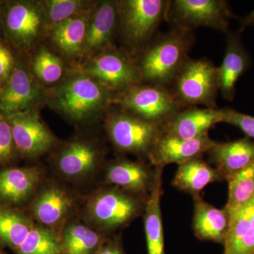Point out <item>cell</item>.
Instances as JSON below:
<instances>
[{"mask_svg":"<svg viewBox=\"0 0 254 254\" xmlns=\"http://www.w3.org/2000/svg\"><path fill=\"white\" fill-rule=\"evenodd\" d=\"M4 38L16 53L28 54L46 31L44 6L41 1H4L1 18Z\"/></svg>","mask_w":254,"mask_h":254,"instance_id":"4","label":"cell"},{"mask_svg":"<svg viewBox=\"0 0 254 254\" xmlns=\"http://www.w3.org/2000/svg\"><path fill=\"white\" fill-rule=\"evenodd\" d=\"M228 182V199L225 210L232 213L242 208L254 197V163L226 180Z\"/></svg>","mask_w":254,"mask_h":254,"instance_id":"30","label":"cell"},{"mask_svg":"<svg viewBox=\"0 0 254 254\" xmlns=\"http://www.w3.org/2000/svg\"><path fill=\"white\" fill-rule=\"evenodd\" d=\"M95 7L46 31L50 43L64 58L81 61L87 28Z\"/></svg>","mask_w":254,"mask_h":254,"instance_id":"18","label":"cell"},{"mask_svg":"<svg viewBox=\"0 0 254 254\" xmlns=\"http://www.w3.org/2000/svg\"><path fill=\"white\" fill-rule=\"evenodd\" d=\"M63 254H95L105 242L101 234L81 223H71L61 238Z\"/></svg>","mask_w":254,"mask_h":254,"instance_id":"28","label":"cell"},{"mask_svg":"<svg viewBox=\"0 0 254 254\" xmlns=\"http://www.w3.org/2000/svg\"><path fill=\"white\" fill-rule=\"evenodd\" d=\"M172 85L171 91L183 108L203 105L206 108H217L218 67L210 60L189 58Z\"/></svg>","mask_w":254,"mask_h":254,"instance_id":"5","label":"cell"},{"mask_svg":"<svg viewBox=\"0 0 254 254\" xmlns=\"http://www.w3.org/2000/svg\"><path fill=\"white\" fill-rule=\"evenodd\" d=\"M241 32H227L226 49L220 66L218 67L220 91L225 100L232 101L236 83L250 68L252 59L243 46Z\"/></svg>","mask_w":254,"mask_h":254,"instance_id":"16","label":"cell"},{"mask_svg":"<svg viewBox=\"0 0 254 254\" xmlns=\"http://www.w3.org/2000/svg\"><path fill=\"white\" fill-rule=\"evenodd\" d=\"M120 28L118 1L98 3L87 28L81 62L92 58L113 47L114 38Z\"/></svg>","mask_w":254,"mask_h":254,"instance_id":"13","label":"cell"},{"mask_svg":"<svg viewBox=\"0 0 254 254\" xmlns=\"http://www.w3.org/2000/svg\"><path fill=\"white\" fill-rule=\"evenodd\" d=\"M168 0L118 1L120 28L128 51H141L151 41L160 23L168 20Z\"/></svg>","mask_w":254,"mask_h":254,"instance_id":"3","label":"cell"},{"mask_svg":"<svg viewBox=\"0 0 254 254\" xmlns=\"http://www.w3.org/2000/svg\"><path fill=\"white\" fill-rule=\"evenodd\" d=\"M0 254H4V253H3L2 252H1V250H0Z\"/></svg>","mask_w":254,"mask_h":254,"instance_id":"40","label":"cell"},{"mask_svg":"<svg viewBox=\"0 0 254 254\" xmlns=\"http://www.w3.org/2000/svg\"><path fill=\"white\" fill-rule=\"evenodd\" d=\"M83 71L115 94L142 83L141 73L135 60L128 52L115 47L87 62Z\"/></svg>","mask_w":254,"mask_h":254,"instance_id":"8","label":"cell"},{"mask_svg":"<svg viewBox=\"0 0 254 254\" xmlns=\"http://www.w3.org/2000/svg\"><path fill=\"white\" fill-rule=\"evenodd\" d=\"M4 1H0V28H1V18H2V10Z\"/></svg>","mask_w":254,"mask_h":254,"instance_id":"39","label":"cell"},{"mask_svg":"<svg viewBox=\"0 0 254 254\" xmlns=\"http://www.w3.org/2000/svg\"><path fill=\"white\" fill-rule=\"evenodd\" d=\"M233 18L237 17L223 0H174L170 1L168 14L175 27L191 32L207 27L227 33Z\"/></svg>","mask_w":254,"mask_h":254,"instance_id":"10","label":"cell"},{"mask_svg":"<svg viewBox=\"0 0 254 254\" xmlns=\"http://www.w3.org/2000/svg\"><path fill=\"white\" fill-rule=\"evenodd\" d=\"M216 143L208 136L185 140L162 134L148 155L152 166L165 168L169 164L180 165L201 158Z\"/></svg>","mask_w":254,"mask_h":254,"instance_id":"15","label":"cell"},{"mask_svg":"<svg viewBox=\"0 0 254 254\" xmlns=\"http://www.w3.org/2000/svg\"><path fill=\"white\" fill-rule=\"evenodd\" d=\"M16 150L26 158H36L53 147L55 138L36 109L7 116Z\"/></svg>","mask_w":254,"mask_h":254,"instance_id":"12","label":"cell"},{"mask_svg":"<svg viewBox=\"0 0 254 254\" xmlns=\"http://www.w3.org/2000/svg\"><path fill=\"white\" fill-rule=\"evenodd\" d=\"M222 180L223 177L216 168L199 158L178 165L172 185L194 197L199 195L200 191L210 184Z\"/></svg>","mask_w":254,"mask_h":254,"instance_id":"25","label":"cell"},{"mask_svg":"<svg viewBox=\"0 0 254 254\" xmlns=\"http://www.w3.org/2000/svg\"><path fill=\"white\" fill-rule=\"evenodd\" d=\"M41 172L36 168H9L0 172V204L22 203L36 190Z\"/></svg>","mask_w":254,"mask_h":254,"instance_id":"22","label":"cell"},{"mask_svg":"<svg viewBox=\"0 0 254 254\" xmlns=\"http://www.w3.org/2000/svg\"><path fill=\"white\" fill-rule=\"evenodd\" d=\"M215 168L227 180L229 177L254 163V142L249 138L218 143L208 152Z\"/></svg>","mask_w":254,"mask_h":254,"instance_id":"19","label":"cell"},{"mask_svg":"<svg viewBox=\"0 0 254 254\" xmlns=\"http://www.w3.org/2000/svg\"><path fill=\"white\" fill-rule=\"evenodd\" d=\"M114 104L138 118L160 125L182 109L171 90L160 85H137L117 95Z\"/></svg>","mask_w":254,"mask_h":254,"instance_id":"6","label":"cell"},{"mask_svg":"<svg viewBox=\"0 0 254 254\" xmlns=\"http://www.w3.org/2000/svg\"><path fill=\"white\" fill-rule=\"evenodd\" d=\"M100 158L99 149L89 142L74 141L64 148L58 159L60 173L70 178H80L91 173Z\"/></svg>","mask_w":254,"mask_h":254,"instance_id":"24","label":"cell"},{"mask_svg":"<svg viewBox=\"0 0 254 254\" xmlns=\"http://www.w3.org/2000/svg\"><path fill=\"white\" fill-rule=\"evenodd\" d=\"M95 254H127L118 239L107 241Z\"/></svg>","mask_w":254,"mask_h":254,"instance_id":"36","label":"cell"},{"mask_svg":"<svg viewBox=\"0 0 254 254\" xmlns=\"http://www.w3.org/2000/svg\"><path fill=\"white\" fill-rule=\"evenodd\" d=\"M223 115V109L189 107L161 125L162 134L185 140L208 136L210 128L222 123Z\"/></svg>","mask_w":254,"mask_h":254,"instance_id":"14","label":"cell"},{"mask_svg":"<svg viewBox=\"0 0 254 254\" xmlns=\"http://www.w3.org/2000/svg\"><path fill=\"white\" fill-rule=\"evenodd\" d=\"M193 43L192 32L182 28L159 35L143 50L137 63L142 82L167 88L173 84Z\"/></svg>","mask_w":254,"mask_h":254,"instance_id":"2","label":"cell"},{"mask_svg":"<svg viewBox=\"0 0 254 254\" xmlns=\"http://www.w3.org/2000/svg\"><path fill=\"white\" fill-rule=\"evenodd\" d=\"M146 199L114 187L100 190L92 197L88 213L101 228L118 230L144 212Z\"/></svg>","mask_w":254,"mask_h":254,"instance_id":"7","label":"cell"},{"mask_svg":"<svg viewBox=\"0 0 254 254\" xmlns=\"http://www.w3.org/2000/svg\"><path fill=\"white\" fill-rule=\"evenodd\" d=\"M155 177V168L143 163L119 160L110 165L105 180L110 185L137 196L147 198Z\"/></svg>","mask_w":254,"mask_h":254,"instance_id":"17","label":"cell"},{"mask_svg":"<svg viewBox=\"0 0 254 254\" xmlns=\"http://www.w3.org/2000/svg\"><path fill=\"white\" fill-rule=\"evenodd\" d=\"M34 225L25 214L0 204V245L17 251Z\"/></svg>","mask_w":254,"mask_h":254,"instance_id":"27","label":"cell"},{"mask_svg":"<svg viewBox=\"0 0 254 254\" xmlns=\"http://www.w3.org/2000/svg\"><path fill=\"white\" fill-rule=\"evenodd\" d=\"M194 201L193 230L200 240L223 245L228 232L230 217L225 208L219 209L205 202L200 195Z\"/></svg>","mask_w":254,"mask_h":254,"instance_id":"21","label":"cell"},{"mask_svg":"<svg viewBox=\"0 0 254 254\" xmlns=\"http://www.w3.org/2000/svg\"><path fill=\"white\" fill-rule=\"evenodd\" d=\"M155 168L154 183L145 202L144 227L148 254H165V236L162 218L161 197L163 194L164 168Z\"/></svg>","mask_w":254,"mask_h":254,"instance_id":"20","label":"cell"},{"mask_svg":"<svg viewBox=\"0 0 254 254\" xmlns=\"http://www.w3.org/2000/svg\"><path fill=\"white\" fill-rule=\"evenodd\" d=\"M223 112L222 123L238 127L248 138H254V116L230 108H225Z\"/></svg>","mask_w":254,"mask_h":254,"instance_id":"35","label":"cell"},{"mask_svg":"<svg viewBox=\"0 0 254 254\" xmlns=\"http://www.w3.org/2000/svg\"><path fill=\"white\" fill-rule=\"evenodd\" d=\"M31 73L41 84L51 85L63 79L64 64L63 59L46 46L36 48L29 58Z\"/></svg>","mask_w":254,"mask_h":254,"instance_id":"29","label":"cell"},{"mask_svg":"<svg viewBox=\"0 0 254 254\" xmlns=\"http://www.w3.org/2000/svg\"><path fill=\"white\" fill-rule=\"evenodd\" d=\"M228 215L230 225L223 244V254H254V228L248 204Z\"/></svg>","mask_w":254,"mask_h":254,"instance_id":"26","label":"cell"},{"mask_svg":"<svg viewBox=\"0 0 254 254\" xmlns=\"http://www.w3.org/2000/svg\"><path fill=\"white\" fill-rule=\"evenodd\" d=\"M14 49L4 38H0V88L11 76L16 63Z\"/></svg>","mask_w":254,"mask_h":254,"instance_id":"34","label":"cell"},{"mask_svg":"<svg viewBox=\"0 0 254 254\" xmlns=\"http://www.w3.org/2000/svg\"><path fill=\"white\" fill-rule=\"evenodd\" d=\"M17 54L14 71L0 88V114L6 116L35 109L45 93L31 73L27 54Z\"/></svg>","mask_w":254,"mask_h":254,"instance_id":"11","label":"cell"},{"mask_svg":"<svg viewBox=\"0 0 254 254\" xmlns=\"http://www.w3.org/2000/svg\"><path fill=\"white\" fill-rule=\"evenodd\" d=\"M17 254H63L61 239L49 227L34 225Z\"/></svg>","mask_w":254,"mask_h":254,"instance_id":"31","label":"cell"},{"mask_svg":"<svg viewBox=\"0 0 254 254\" xmlns=\"http://www.w3.org/2000/svg\"><path fill=\"white\" fill-rule=\"evenodd\" d=\"M73 198L66 190L57 186H48L40 192L32 205L33 215L47 227L60 225L67 217Z\"/></svg>","mask_w":254,"mask_h":254,"instance_id":"23","label":"cell"},{"mask_svg":"<svg viewBox=\"0 0 254 254\" xmlns=\"http://www.w3.org/2000/svg\"><path fill=\"white\" fill-rule=\"evenodd\" d=\"M106 129L117 149L146 158L162 133L160 125L127 111L110 114Z\"/></svg>","mask_w":254,"mask_h":254,"instance_id":"9","label":"cell"},{"mask_svg":"<svg viewBox=\"0 0 254 254\" xmlns=\"http://www.w3.org/2000/svg\"><path fill=\"white\" fill-rule=\"evenodd\" d=\"M117 95L81 71L63 79L46 93V98L57 111L81 123L114 104Z\"/></svg>","mask_w":254,"mask_h":254,"instance_id":"1","label":"cell"},{"mask_svg":"<svg viewBox=\"0 0 254 254\" xmlns=\"http://www.w3.org/2000/svg\"><path fill=\"white\" fill-rule=\"evenodd\" d=\"M248 206L250 220L251 222H252V225H253L254 228V197L253 199L251 200L250 203H248Z\"/></svg>","mask_w":254,"mask_h":254,"instance_id":"38","label":"cell"},{"mask_svg":"<svg viewBox=\"0 0 254 254\" xmlns=\"http://www.w3.org/2000/svg\"><path fill=\"white\" fill-rule=\"evenodd\" d=\"M16 146L9 119L0 114V165L10 163L16 154Z\"/></svg>","mask_w":254,"mask_h":254,"instance_id":"33","label":"cell"},{"mask_svg":"<svg viewBox=\"0 0 254 254\" xmlns=\"http://www.w3.org/2000/svg\"><path fill=\"white\" fill-rule=\"evenodd\" d=\"M43 4L46 13V31L95 7L91 1L81 0H48L43 1Z\"/></svg>","mask_w":254,"mask_h":254,"instance_id":"32","label":"cell"},{"mask_svg":"<svg viewBox=\"0 0 254 254\" xmlns=\"http://www.w3.org/2000/svg\"><path fill=\"white\" fill-rule=\"evenodd\" d=\"M240 22L241 27L239 31L241 33L249 26H254V9L245 17L240 18Z\"/></svg>","mask_w":254,"mask_h":254,"instance_id":"37","label":"cell"}]
</instances>
